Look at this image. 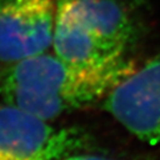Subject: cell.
<instances>
[{
	"label": "cell",
	"mask_w": 160,
	"mask_h": 160,
	"mask_svg": "<svg viewBox=\"0 0 160 160\" xmlns=\"http://www.w3.org/2000/svg\"><path fill=\"white\" fill-rule=\"evenodd\" d=\"M127 75L74 68L46 51L0 68V102L51 121L104 101Z\"/></svg>",
	"instance_id": "cell-1"
},
{
	"label": "cell",
	"mask_w": 160,
	"mask_h": 160,
	"mask_svg": "<svg viewBox=\"0 0 160 160\" xmlns=\"http://www.w3.org/2000/svg\"><path fill=\"white\" fill-rule=\"evenodd\" d=\"M52 48L63 62L103 72L133 71L127 58L134 26L121 0H55Z\"/></svg>",
	"instance_id": "cell-2"
},
{
	"label": "cell",
	"mask_w": 160,
	"mask_h": 160,
	"mask_svg": "<svg viewBox=\"0 0 160 160\" xmlns=\"http://www.w3.org/2000/svg\"><path fill=\"white\" fill-rule=\"evenodd\" d=\"M90 148V138L74 127L0 104V160H59Z\"/></svg>",
	"instance_id": "cell-3"
},
{
	"label": "cell",
	"mask_w": 160,
	"mask_h": 160,
	"mask_svg": "<svg viewBox=\"0 0 160 160\" xmlns=\"http://www.w3.org/2000/svg\"><path fill=\"white\" fill-rule=\"evenodd\" d=\"M104 108L127 132L160 143V55L133 70L104 98Z\"/></svg>",
	"instance_id": "cell-4"
},
{
	"label": "cell",
	"mask_w": 160,
	"mask_h": 160,
	"mask_svg": "<svg viewBox=\"0 0 160 160\" xmlns=\"http://www.w3.org/2000/svg\"><path fill=\"white\" fill-rule=\"evenodd\" d=\"M55 0H0V63L12 64L52 45Z\"/></svg>",
	"instance_id": "cell-5"
},
{
	"label": "cell",
	"mask_w": 160,
	"mask_h": 160,
	"mask_svg": "<svg viewBox=\"0 0 160 160\" xmlns=\"http://www.w3.org/2000/svg\"><path fill=\"white\" fill-rule=\"evenodd\" d=\"M59 160H122V159H115V158H109V157H102V155L90 154V153H76V154L68 155L65 158H62Z\"/></svg>",
	"instance_id": "cell-6"
},
{
	"label": "cell",
	"mask_w": 160,
	"mask_h": 160,
	"mask_svg": "<svg viewBox=\"0 0 160 160\" xmlns=\"http://www.w3.org/2000/svg\"><path fill=\"white\" fill-rule=\"evenodd\" d=\"M134 1H138V0H134Z\"/></svg>",
	"instance_id": "cell-7"
}]
</instances>
